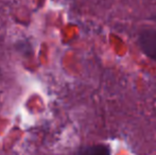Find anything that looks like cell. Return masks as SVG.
<instances>
[{
    "label": "cell",
    "instance_id": "6da1fadb",
    "mask_svg": "<svg viewBox=\"0 0 156 155\" xmlns=\"http://www.w3.org/2000/svg\"><path fill=\"white\" fill-rule=\"evenodd\" d=\"M138 45L148 58L156 61V29H147L140 32Z\"/></svg>",
    "mask_w": 156,
    "mask_h": 155
},
{
    "label": "cell",
    "instance_id": "7a4b0ae2",
    "mask_svg": "<svg viewBox=\"0 0 156 155\" xmlns=\"http://www.w3.org/2000/svg\"><path fill=\"white\" fill-rule=\"evenodd\" d=\"M78 155H111V150L105 145H93L81 148Z\"/></svg>",
    "mask_w": 156,
    "mask_h": 155
}]
</instances>
